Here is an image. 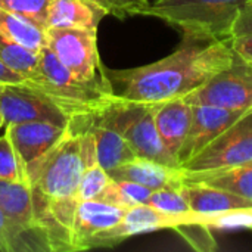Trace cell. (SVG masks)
<instances>
[{
    "label": "cell",
    "mask_w": 252,
    "mask_h": 252,
    "mask_svg": "<svg viewBox=\"0 0 252 252\" xmlns=\"http://www.w3.org/2000/svg\"><path fill=\"white\" fill-rule=\"evenodd\" d=\"M38 55L12 41L0 32V62L25 80H32L38 71Z\"/></svg>",
    "instance_id": "22"
},
{
    "label": "cell",
    "mask_w": 252,
    "mask_h": 252,
    "mask_svg": "<svg viewBox=\"0 0 252 252\" xmlns=\"http://www.w3.org/2000/svg\"><path fill=\"white\" fill-rule=\"evenodd\" d=\"M245 213H247V217H248V229L252 230V208H247Z\"/></svg>",
    "instance_id": "34"
},
{
    "label": "cell",
    "mask_w": 252,
    "mask_h": 252,
    "mask_svg": "<svg viewBox=\"0 0 252 252\" xmlns=\"http://www.w3.org/2000/svg\"><path fill=\"white\" fill-rule=\"evenodd\" d=\"M24 80L25 78L22 75L9 69L0 62V84H16V83H22Z\"/></svg>",
    "instance_id": "32"
},
{
    "label": "cell",
    "mask_w": 252,
    "mask_h": 252,
    "mask_svg": "<svg viewBox=\"0 0 252 252\" xmlns=\"http://www.w3.org/2000/svg\"><path fill=\"white\" fill-rule=\"evenodd\" d=\"M0 210L19 239L21 252H50L47 239L35 219L27 179L16 183L0 180Z\"/></svg>",
    "instance_id": "9"
},
{
    "label": "cell",
    "mask_w": 252,
    "mask_h": 252,
    "mask_svg": "<svg viewBox=\"0 0 252 252\" xmlns=\"http://www.w3.org/2000/svg\"><path fill=\"white\" fill-rule=\"evenodd\" d=\"M3 126H4V120H3V115L0 114V128H1Z\"/></svg>",
    "instance_id": "35"
},
{
    "label": "cell",
    "mask_w": 252,
    "mask_h": 252,
    "mask_svg": "<svg viewBox=\"0 0 252 252\" xmlns=\"http://www.w3.org/2000/svg\"><path fill=\"white\" fill-rule=\"evenodd\" d=\"M46 46L77 78L111 84L97 47V30L46 28Z\"/></svg>",
    "instance_id": "6"
},
{
    "label": "cell",
    "mask_w": 252,
    "mask_h": 252,
    "mask_svg": "<svg viewBox=\"0 0 252 252\" xmlns=\"http://www.w3.org/2000/svg\"><path fill=\"white\" fill-rule=\"evenodd\" d=\"M92 1H96V3H99V4H102L103 7L108 9L109 15H114V16L117 18L118 12H117V6H115V1H114V0H92Z\"/></svg>",
    "instance_id": "33"
},
{
    "label": "cell",
    "mask_w": 252,
    "mask_h": 252,
    "mask_svg": "<svg viewBox=\"0 0 252 252\" xmlns=\"http://www.w3.org/2000/svg\"><path fill=\"white\" fill-rule=\"evenodd\" d=\"M86 121L94 139L97 161L106 173L136 158L128 142L118 130L99 121L93 115H89Z\"/></svg>",
    "instance_id": "19"
},
{
    "label": "cell",
    "mask_w": 252,
    "mask_h": 252,
    "mask_svg": "<svg viewBox=\"0 0 252 252\" xmlns=\"http://www.w3.org/2000/svg\"><path fill=\"white\" fill-rule=\"evenodd\" d=\"M124 214V208L99 199L81 201L75 210L69 230L68 252L102 248L103 238L121 223Z\"/></svg>",
    "instance_id": "11"
},
{
    "label": "cell",
    "mask_w": 252,
    "mask_h": 252,
    "mask_svg": "<svg viewBox=\"0 0 252 252\" xmlns=\"http://www.w3.org/2000/svg\"><path fill=\"white\" fill-rule=\"evenodd\" d=\"M155 105L114 97L93 117L118 130L139 158L182 167L164 146L155 124Z\"/></svg>",
    "instance_id": "5"
},
{
    "label": "cell",
    "mask_w": 252,
    "mask_h": 252,
    "mask_svg": "<svg viewBox=\"0 0 252 252\" xmlns=\"http://www.w3.org/2000/svg\"><path fill=\"white\" fill-rule=\"evenodd\" d=\"M182 220L168 214H164L149 204L137 205L126 210V214L118 226H115L106 236L103 238L102 248H112L130 236L157 232L162 229H174L180 224Z\"/></svg>",
    "instance_id": "14"
},
{
    "label": "cell",
    "mask_w": 252,
    "mask_h": 252,
    "mask_svg": "<svg viewBox=\"0 0 252 252\" xmlns=\"http://www.w3.org/2000/svg\"><path fill=\"white\" fill-rule=\"evenodd\" d=\"M248 32H252V3L248 4L245 9H242L238 19L235 21V25L232 28V37L248 34Z\"/></svg>",
    "instance_id": "31"
},
{
    "label": "cell",
    "mask_w": 252,
    "mask_h": 252,
    "mask_svg": "<svg viewBox=\"0 0 252 252\" xmlns=\"http://www.w3.org/2000/svg\"><path fill=\"white\" fill-rule=\"evenodd\" d=\"M0 180L12 183L25 180V173L7 133L0 137Z\"/></svg>",
    "instance_id": "27"
},
{
    "label": "cell",
    "mask_w": 252,
    "mask_h": 252,
    "mask_svg": "<svg viewBox=\"0 0 252 252\" xmlns=\"http://www.w3.org/2000/svg\"><path fill=\"white\" fill-rule=\"evenodd\" d=\"M1 86H3V84H0V89H1Z\"/></svg>",
    "instance_id": "36"
},
{
    "label": "cell",
    "mask_w": 252,
    "mask_h": 252,
    "mask_svg": "<svg viewBox=\"0 0 252 252\" xmlns=\"http://www.w3.org/2000/svg\"><path fill=\"white\" fill-rule=\"evenodd\" d=\"M190 105H211L230 111L252 109V65L238 56L230 66L217 72L185 96Z\"/></svg>",
    "instance_id": "8"
},
{
    "label": "cell",
    "mask_w": 252,
    "mask_h": 252,
    "mask_svg": "<svg viewBox=\"0 0 252 252\" xmlns=\"http://www.w3.org/2000/svg\"><path fill=\"white\" fill-rule=\"evenodd\" d=\"M252 0H157L142 12L177 28L195 40H230L242 9Z\"/></svg>",
    "instance_id": "3"
},
{
    "label": "cell",
    "mask_w": 252,
    "mask_h": 252,
    "mask_svg": "<svg viewBox=\"0 0 252 252\" xmlns=\"http://www.w3.org/2000/svg\"><path fill=\"white\" fill-rule=\"evenodd\" d=\"M108 174L112 180L134 182L151 190L185 183V170L182 167H171L139 157L114 168Z\"/></svg>",
    "instance_id": "17"
},
{
    "label": "cell",
    "mask_w": 252,
    "mask_h": 252,
    "mask_svg": "<svg viewBox=\"0 0 252 252\" xmlns=\"http://www.w3.org/2000/svg\"><path fill=\"white\" fill-rule=\"evenodd\" d=\"M0 32L35 53H40V50L46 46V30L16 13L3 9H0Z\"/></svg>",
    "instance_id": "21"
},
{
    "label": "cell",
    "mask_w": 252,
    "mask_h": 252,
    "mask_svg": "<svg viewBox=\"0 0 252 252\" xmlns=\"http://www.w3.org/2000/svg\"><path fill=\"white\" fill-rule=\"evenodd\" d=\"M244 114L245 111H230L211 105H192V123L177 155L179 164L183 165L192 159Z\"/></svg>",
    "instance_id": "12"
},
{
    "label": "cell",
    "mask_w": 252,
    "mask_h": 252,
    "mask_svg": "<svg viewBox=\"0 0 252 252\" xmlns=\"http://www.w3.org/2000/svg\"><path fill=\"white\" fill-rule=\"evenodd\" d=\"M248 161H252V109L185 162L182 168L186 173H202L238 167Z\"/></svg>",
    "instance_id": "7"
},
{
    "label": "cell",
    "mask_w": 252,
    "mask_h": 252,
    "mask_svg": "<svg viewBox=\"0 0 252 252\" xmlns=\"http://www.w3.org/2000/svg\"><path fill=\"white\" fill-rule=\"evenodd\" d=\"M148 204L164 214L180 219L182 223L189 221L192 217V211L183 190V183L154 190Z\"/></svg>",
    "instance_id": "24"
},
{
    "label": "cell",
    "mask_w": 252,
    "mask_h": 252,
    "mask_svg": "<svg viewBox=\"0 0 252 252\" xmlns=\"http://www.w3.org/2000/svg\"><path fill=\"white\" fill-rule=\"evenodd\" d=\"M185 180L219 188L252 202V161L224 170L202 173L185 171Z\"/></svg>",
    "instance_id": "20"
},
{
    "label": "cell",
    "mask_w": 252,
    "mask_h": 252,
    "mask_svg": "<svg viewBox=\"0 0 252 252\" xmlns=\"http://www.w3.org/2000/svg\"><path fill=\"white\" fill-rule=\"evenodd\" d=\"M66 128L68 126H59L49 121H27L6 126V133L12 139L24 173L59 142Z\"/></svg>",
    "instance_id": "13"
},
{
    "label": "cell",
    "mask_w": 252,
    "mask_h": 252,
    "mask_svg": "<svg viewBox=\"0 0 252 252\" xmlns=\"http://www.w3.org/2000/svg\"><path fill=\"white\" fill-rule=\"evenodd\" d=\"M0 114L4 126L27 121H49L68 126L71 117L49 96L25 80L16 84H3L0 89Z\"/></svg>",
    "instance_id": "10"
},
{
    "label": "cell",
    "mask_w": 252,
    "mask_h": 252,
    "mask_svg": "<svg viewBox=\"0 0 252 252\" xmlns=\"http://www.w3.org/2000/svg\"><path fill=\"white\" fill-rule=\"evenodd\" d=\"M117 6V18L124 19L127 16L142 15V12L151 4V0H114Z\"/></svg>",
    "instance_id": "30"
},
{
    "label": "cell",
    "mask_w": 252,
    "mask_h": 252,
    "mask_svg": "<svg viewBox=\"0 0 252 252\" xmlns=\"http://www.w3.org/2000/svg\"><path fill=\"white\" fill-rule=\"evenodd\" d=\"M50 1L52 0H0V9L16 13L46 30Z\"/></svg>",
    "instance_id": "26"
},
{
    "label": "cell",
    "mask_w": 252,
    "mask_h": 252,
    "mask_svg": "<svg viewBox=\"0 0 252 252\" xmlns=\"http://www.w3.org/2000/svg\"><path fill=\"white\" fill-rule=\"evenodd\" d=\"M108 9L92 0H52L47 10V28L97 30Z\"/></svg>",
    "instance_id": "18"
},
{
    "label": "cell",
    "mask_w": 252,
    "mask_h": 252,
    "mask_svg": "<svg viewBox=\"0 0 252 252\" xmlns=\"http://www.w3.org/2000/svg\"><path fill=\"white\" fill-rule=\"evenodd\" d=\"M183 190L192 211V220H202L227 211L252 208L251 201L208 185L185 180Z\"/></svg>",
    "instance_id": "16"
},
{
    "label": "cell",
    "mask_w": 252,
    "mask_h": 252,
    "mask_svg": "<svg viewBox=\"0 0 252 252\" xmlns=\"http://www.w3.org/2000/svg\"><path fill=\"white\" fill-rule=\"evenodd\" d=\"M152 192L154 190H151L149 188L142 186L134 182L111 180V183L105 188V190L100 193L97 199L108 202L111 205L128 210L137 205L148 204Z\"/></svg>",
    "instance_id": "23"
},
{
    "label": "cell",
    "mask_w": 252,
    "mask_h": 252,
    "mask_svg": "<svg viewBox=\"0 0 252 252\" xmlns=\"http://www.w3.org/2000/svg\"><path fill=\"white\" fill-rule=\"evenodd\" d=\"M0 252H21L19 239L1 210H0Z\"/></svg>",
    "instance_id": "28"
},
{
    "label": "cell",
    "mask_w": 252,
    "mask_h": 252,
    "mask_svg": "<svg viewBox=\"0 0 252 252\" xmlns=\"http://www.w3.org/2000/svg\"><path fill=\"white\" fill-rule=\"evenodd\" d=\"M235 61L229 40H195L182 37L168 56L136 68L109 69L106 77L114 94L124 100L161 103L185 97Z\"/></svg>",
    "instance_id": "1"
},
{
    "label": "cell",
    "mask_w": 252,
    "mask_h": 252,
    "mask_svg": "<svg viewBox=\"0 0 252 252\" xmlns=\"http://www.w3.org/2000/svg\"><path fill=\"white\" fill-rule=\"evenodd\" d=\"M83 171L81 130L72 118L59 142L25 170L35 219L50 252H68Z\"/></svg>",
    "instance_id": "2"
},
{
    "label": "cell",
    "mask_w": 252,
    "mask_h": 252,
    "mask_svg": "<svg viewBox=\"0 0 252 252\" xmlns=\"http://www.w3.org/2000/svg\"><path fill=\"white\" fill-rule=\"evenodd\" d=\"M154 117L164 146L177 159L192 123V105L185 97L170 99L155 105Z\"/></svg>",
    "instance_id": "15"
},
{
    "label": "cell",
    "mask_w": 252,
    "mask_h": 252,
    "mask_svg": "<svg viewBox=\"0 0 252 252\" xmlns=\"http://www.w3.org/2000/svg\"><path fill=\"white\" fill-rule=\"evenodd\" d=\"M229 43L235 56L252 65V32L232 37Z\"/></svg>",
    "instance_id": "29"
},
{
    "label": "cell",
    "mask_w": 252,
    "mask_h": 252,
    "mask_svg": "<svg viewBox=\"0 0 252 252\" xmlns=\"http://www.w3.org/2000/svg\"><path fill=\"white\" fill-rule=\"evenodd\" d=\"M173 230L177 232L192 250L201 252H211L217 250L211 227L205 223L192 220V217L189 219V221L177 224Z\"/></svg>",
    "instance_id": "25"
},
{
    "label": "cell",
    "mask_w": 252,
    "mask_h": 252,
    "mask_svg": "<svg viewBox=\"0 0 252 252\" xmlns=\"http://www.w3.org/2000/svg\"><path fill=\"white\" fill-rule=\"evenodd\" d=\"M25 81L49 96L71 120L75 117L94 115L115 97L111 84L90 83L77 78L59 62L47 46L40 50L37 75Z\"/></svg>",
    "instance_id": "4"
}]
</instances>
